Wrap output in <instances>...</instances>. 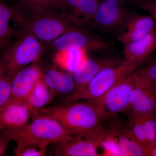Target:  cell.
Returning a JSON list of instances; mask_svg holds the SVG:
<instances>
[{"label": "cell", "instance_id": "4fadbf2b", "mask_svg": "<svg viewBox=\"0 0 156 156\" xmlns=\"http://www.w3.org/2000/svg\"><path fill=\"white\" fill-rule=\"evenodd\" d=\"M34 111L26 101L6 102L0 107V130L14 131L30 122Z\"/></svg>", "mask_w": 156, "mask_h": 156}, {"label": "cell", "instance_id": "d6986e66", "mask_svg": "<svg viewBox=\"0 0 156 156\" xmlns=\"http://www.w3.org/2000/svg\"><path fill=\"white\" fill-rule=\"evenodd\" d=\"M88 58V51L86 49L71 48L56 51L53 60L62 69L72 74Z\"/></svg>", "mask_w": 156, "mask_h": 156}, {"label": "cell", "instance_id": "44dd1931", "mask_svg": "<svg viewBox=\"0 0 156 156\" xmlns=\"http://www.w3.org/2000/svg\"><path fill=\"white\" fill-rule=\"evenodd\" d=\"M54 94L42 79L36 85L25 101L34 113L36 110L44 108L50 103Z\"/></svg>", "mask_w": 156, "mask_h": 156}, {"label": "cell", "instance_id": "8fae6325", "mask_svg": "<svg viewBox=\"0 0 156 156\" xmlns=\"http://www.w3.org/2000/svg\"><path fill=\"white\" fill-rule=\"evenodd\" d=\"M103 0H62L60 14L76 27L84 28L92 23Z\"/></svg>", "mask_w": 156, "mask_h": 156}, {"label": "cell", "instance_id": "30bf717a", "mask_svg": "<svg viewBox=\"0 0 156 156\" xmlns=\"http://www.w3.org/2000/svg\"><path fill=\"white\" fill-rule=\"evenodd\" d=\"M104 136L101 131L77 134L67 142L56 144L53 152L58 156H99L98 149Z\"/></svg>", "mask_w": 156, "mask_h": 156}, {"label": "cell", "instance_id": "4316f807", "mask_svg": "<svg viewBox=\"0 0 156 156\" xmlns=\"http://www.w3.org/2000/svg\"><path fill=\"white\" fill-rule=\"evenodd\" d=\"M140 76L147 81L156 89V60L136 70Z\"/></svg>", "mask_w": 156, "mask_h": 156}, {"label": "cell", "instance_id": "836d02e7", "mask_svg": "<svg viewBox=\"0 0 156 156\" xmlns=\"http://www.w3.org/2000/svg\"></svg>", "mask_w": 156, "mask_h": 156}, {"label": "cell", "instance_id": "5b68a950", "mask_svg": "<svg viewBox=\"0 0 156 156\" xmlns=\"http://www.w3.org/2000/svg\"><path fill=\"white\" fill-rule=\"evenodd\" d=\"M20 24L44 44H50L68 31L78 28L58 11L23 14L17 10Z\"/></svg>", "mask_w": 156, "mask_h": 156}, {"label": "cell", "instance_id": "2e32d148", "mask_svg": "<svg viewBox=\"0 0 156 156\" xmlns=\"http://www.w3.org/2000/svg\"><path fill=\"white\" fill-rule=\"evenodd\" d=\"M156 51V30L142 38L124 45L123 54L127 61L142 66Z\"/></svg>", "mask_w": 156, "mask_h": 156}, {"label": "cell", "instance_id": "cb8c5ba5", "mask_svg": "<svg viewBox=\"0 0 156 156\" xmlns=\"http://www.w3.org/2000/svg\"><path fill=\"white\" fill-rule=\"evenodd\" d=\"M101 147L103 150L102 156H124L118 139L112 135H105L101 141Z\"/></svg>", "mask_w": 156, "mask_h": 156}, {"label": "cell", "instance_id": "52a82bcc", "mask_svg": "<svg viewBox=\"0 0 156 156\" xmlns=\"http://www.w3.org/2000/svg\"><path fill=\"white\" fill-rule=\"evenodd\" d=\"M131 14L124 0H103L90 25L103 33H119Z\"/></svg>", "mask_w": 156, "mask_h": 156}, {"label": "cell", "instance_id": "5bb4252c", "mask_svg": "<svg viewBox=\"0 0 156 156\" xmlns=\"http://www.w3.org/2000/svg\"><path fill=\"white\" fill-rule=\"evenodd\" d=\"M155 30L156 22L150 15L132 14L118 34V41L124 45Z\"/></svg>", "mask_w": 156, "mask_h": 156}, {"label": "cell", "instance_id": "484cf974", "mask_svg": "<svg viewBox=\"0 0 156 156\" xmlns=\"http://www.w3.org/2000/svg\"><path fill=\"white\" fill-rule=\"evenodd\" d=\"M144 125L146 137L148 147L155 144L156 113L151 115L144 117Z\"/></svg>", "mask_w": 156, "mask_h": 156}, {"label": "cell", "instance_id": "9a60e30c", "mask_svg": "<svg viewBox=\"0 0 156 156\" xmlns=\"http://www.w3.org/2000/svg\"><path fill=\"white\" fill-rule=\"evenodd\" d=\"M122 60L115 56L87 58L72 74L76 85L75 91L86 86L92 78L105 68L117 64Z\"/></svg>", "mask_w": 156, "mask_h": 156}, {"label": "cell", "instance_id": "4dcf8cb0", "mask_svg": "<svg viewBox=\"0 0 156 156\" xmlns=\"http://www.w3.org/2000/svg\"><path fill=\"white\" fill-rule=\"evenodd\" d=\"M147 156H156V144L148 147L147 149Z\"/></svg>", "mask_w": 156, "mask_h": 156}, {"label": "cell", "instance_id": "d6a6232c", "mask_svg": "<svg viewBox=\"0 0 156 156\" xmlns=\"http://www.w3.org/2000/svg\"><path fill=\"white\" fill-rule=\"evenodd\" d=\"M155 60H156V58Z\"/></svg>", "mask_w": 156, "mask_h": 156}, {"label": "cell", "instance_id": "603a6c76", "mask_svg": "<svg viewBox=\"0 0 156 156\" xmlns=\"http://www.w3.org/2000/svg\"><path fill=\"white\" fill-rule=\"evenodd\" d=\"M125 132L147 148L148 144L146 137L144 118L129 117V127Z\"/></svg>", "mask_w": 156, "mask_h": 156}, {"label": "cell", "instance_id": "1f68e13d", "mask_svg": "<svg viewBox=\"0 0 156 156\" xmlns=\"http://www.w3.org/2000/svg\"><path fill=\"white\" fill-rule=\"evenodd\" d=\"M1 73V65H0V74Z\"/></svg>", "mask_w": 156, "mask_h": 156}, {"label": "cell", "instance_id": "9c48e42d", "mask_svg": "<svg viewBox=\"0 0 156 156\" xmlns=\"http://www.w3.org/2000/svg\"><path fill=\"white\" fill-rule=\"evenodd\" d=\"M137 73L138 79L131 93L126 112L129 117L144 118L156 113V89Z\"/></svg>", "mask_w": 156, "mask_h": 156}, {"label": "cell", "instance_id": "ba28073f", "mask_svg": "<svg viewBox=\"0 0 156 156\" xmlns=\"http://www.w3.org/2000/svg\"><path fill=\"white\" fill-rule=\"evenodd\" d=\"M56 51L71 48H83L87 51H101L108 50L110 42L84 28H75L65 33L49 44Z\"/></svg>", "mask_w": 156, "mask_h": 156}, {"label": "cell", "instance_id": "7a4b0ae2", "mask_svg": "<svg viewBox=\"0 0 156 156\" xmlns=\"http://www.w3.org/2000/svg\"><path fill=\"white\" fill-rule=\"evenodd\" d=\"M32 119L23 128L14 131H1L16 143V147L30 144H46L48 145L67 142L74 134L52 117L34 114Z\"/></svg>", "mask_w": 156, "mask_h": 156}, {"label": "cell", "instance_id": "d4e9b609", "mask_svg": "<svg viewBox=\"0 0 156 156\" xmlns=\"http://www.w3.org/2000/svg\"><path fill=\"white\" fill-rule=\"evenodd\" d=\"M48 144H30L22 147H15L14 154L16 156H44L48 150Z\"/></svg>", "mask_w": 156, "mask_h": 156}, {"label": "cell", "instance_id": "7402d4cb", "mask_svg": "<svg viewBox=\"0 0 156 156\" xmlns=\"http://www.w3.org/2000/svg\"><path fill=\"white\" fill-rule=\"evenodd\" d=\"M118 140L124 156H147V148L126 132L119 136Z\"/></svg>", "mask_w": 156, "mask_h": 156}, {"label": "cell", "instance_id": "e0dca14e", "mask_svg": "<svg viewBox=\"0 0 156 156\" xmlns=\"http://www.w3.org/2000/svg\"><path fill=\"white\" fill-rule=\"evenodd\" d=\"M16 25L22 28L18 22L16 9L0 0V52L12 43L14 36L21 30L16 31Z\"/></svg>", "mask_w": 156, "mask_h": 156}, {"label": "cell", "instance_id": "3957f363", "mask_svg": "<svg viewBox=\"0 0 156 156\" xmlns=\"http://www.w3.org/2000/svg\"><path fill=\"white\" fill-rule=\"evenodd\" d=\"M44 51L43 43L27 30L22 29L16 39L2 52L1 73L14 76L20 70L36 62Z\"/></svg>", "mask_w": 156, "mask_h": 156}, {"label": "cell", "instance_id": "ac0fdd59", "mask_svg": "<svg viewBox=\"0 0 156 156\" xmlns=\"http://www.w3.org/2000/svg\"><path fill=\"white\" fill-rule=\"evenodd\" d=\"M43 79L54 94L69 95L76 89L73 75L66 72L50 69L44 73Z\"/></svg>", "mask_w": 156, "mask_h": 156}, {"label": "cell", "instance_id": "ffe728a7", "mask_svg": "<svg viewBox=\"0 0 156 156\" xmlns=\"http://www.w3.org/2000/svg\"><path fill=\"white\" fill-rule=\"evenodd\" d=\"M14 7L23 14L59 11L62 0H14Z\"/></svg>", "mask_w": 156, "mask_h": 156}, {"label": "cell", "instance_id": "f546056e", "mask_svg": "<svg viewBox=\"0 0 156 156\" xmlns=\"http://www.w3.org/2000/svg\"><path fill=\"white\" fill-rule=\"evenodd\" d=\"M11 141L9 136L1 133L0 135V156L5 155L7 146Z\"/></svg>", "mask_w": 156, "mask_h": 156}, {"label": "cell", "instance_id": "7c38bea8", "mask_svg": "<svg viewBox=\"0 0 156 156\" xmlns=\"http://www.w3.org/2000/svg\"><path fill=\"white\" fill-rule=\"evenodd\" d=\"M43 76L41 68L36 62L20 70L13 77L11 94L7 102L25 101Z\"/></svg>", "mask_w": 156, "mask_h": 156}, {"label": "cell", "instance_id": "277c9868", "mask_svg": "<svg viewBox=\"0 0 156 156\" xmlns=\"http://www.w3.org/2000/svg\"><path fill=\"white\" fill-rule=\"evenodd\" d=\"M141 66L125 59L117 64L105 68L86 86L68 96L64 104L80 101H87L99 98L119 81Z\"/></svg>", "mask_w": 156, "mask_h": 156}, {"label": "cell", "instance_id": "6da1fadb", "mask_svg": "<svg viewBox=\"0 0 156 156\" xmlns=\"http://www.w3.org/2000/svg\"><path fill=\"white\" fill-rule=\"evenodd\" d=\"M36 112L57 120L74 135L101 131L100 125L104 119L89 101L63 104L43 108Z\"/></svg>", "mask_w": 156, "mask_h": 156}, {"label": "cell", "instance_id": "83f0119b", "mask_svg": "<svg viewBox=\"0 0 156 156\" xmlns=\"http://www.w3.org/2000/svg\"><path fill=\"white\" fill-rule=\"evenodd\" d=\"M13 77L3 74L0 76V107L7 102L10 97Z\"/></svg>", "mask_w": 156, "mask_h": 156}, {"label": "cell", "instance_id": "f1b7e54d", "mask_svg": "<svg viewBox=\"0 0 156 156\" xmlns=\"http://www.w3.org/2000/svg\"><path fill=\"white\" fill-rule=\"evenodd\" d=\"M136 5L146 11L156 22V0H138Z\"/></svg>", "mask_w": 156, "mask_h": 156}, {"label": "cell", "instance_id": "8992f818", "mask_svg": "<svg viewBox=\"0 0 156 156\" xmlns=\"http://www.w3.org/2000/svg\"><path fill=\"white\" fill-rule=\"evenodd\" d=\"M136 70L119 81L101 97L87 101L96 107L104 119L127 112L131 93L138 79Z\"/></svg>", "mask_w": 156, "mask_h": 156}]
</instances>
